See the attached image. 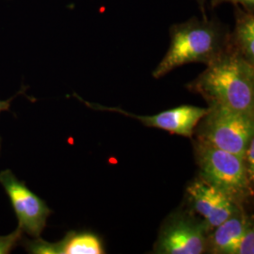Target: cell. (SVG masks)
<instances>
[{"label":"cell","mask_w":254,"mask_h":254,"mask_svg":"<svg viewBox=\"0 0 254 254\" xmlns=\"http://www.w3.org/2000/svg\"><path fill=\"white\" fill-rule=\"evenodd\" d=\"M28 254H105L100 238L87 232H70L63 240L51 243L37 237L21 242Z\"/></svg>","instance_id":"cell-9"},{"label":"cell","mask_w":254,"mask_h":254,"mask_svg":"<svg viewBox=\"0 0 254 254\" xmlns=\"http://www.w3.org/2000/svg\"><path fill=\"white\" fill-rule=\"evenodd\" d=\"M205 222L190 210L176 212L164 222L154 245V254L207 253L210 234Z\"/></svg>","instance_id":"cell-5"},{"label":"cell","mask_w":254,"mask_h":254,"mask_svg":"<svg viewBox=\"0 0 254 254\" xmlns=\"http://www.w3.org/2000/svg\"><path fill=\"white\" fill-rule=\"evenodd\" d=\"M196 1L200 6V9L201 10V13H202V17H206L205 16V4H206L207 0H196Z\"/></svg>","instance_id":"cell-17"},{"label":"cell","mask_w":254,"mask_h":254,"mask_svg":"<svg viewBox=\"0 0 254 254\" xmlns=\"http://www.w3.org/2000/svg\"><path fill=\"white\" fill-rule=\"evenodd\" d=\"M251 222V218L246 215L243 206L239 207L230 218L210 232L207 253L236 254L238 242Z\"/></svg>","instance_id":"cell-10"},{"label":"cell","mask_w":254,"mask_h":254,"mask_svg":"<svg viewBox=\"0 0 254 254\" xmlns=\"http://www.w3.org/2000/svg\"><path fill=\"white\" fill-rule=\"evenodd\" d=\"M86 104L92 109L118 112L128 117L138 120L146 127L159 128L172 134L190 138H192L194 136L195 128L199 124L200 119L208 111V108L204 109L194 106H181L175 109L166 110L153 116H141L128 113L126 110L119 108H108L89 103Z\"/></svg>","instance_id":"cell-8"},{"label":"cell","mask_w":254,"mask_h":254,"mask_svg":"<svg viewBox=\"0 0 254 254\" xmlns=\"http://www.w3.org/2000/svg\"><path fill=\"white\" fill-rule=\"evenodd\" d=\"M223 2H230L234 5H238L249 11L254 10V0H212L211 5L212 7H216Z\"/></svg>","instance_id":"cell-15"},{"label":"cell","mask_w":254,"mask_h":254,"mask_svg":"<svg viewBox=\"0 0 254 254\" xmlns=\"http://www.w3.org/2000/svg\"><path fill=\"white\" fill-rule=\"evenodd\" d=\"M186 198L190 210L205 222L210 231L218 227L242 206L200 177L190 183Z\"/></svg>","instance_id":"cell-7"},{"label":"cell","mask_w":254,"mask_h":254,"mask_svg":"<svg viewBox=\"0 0 254 254\" xmlns=\"http://www.w3.org/2000/svg\"><path fill=\"white\" fill-rule=\"evenodd\" d=\"M199 177L225 193L239 205L251 195L250 178L243 156L226 152L198 139L193 141Z\"/></svg>","instance_id":"cell-3"},{"label":"cell","mask_w":254,"mask_h":254,"mask_svg":"<svg viewBox=\"0 0 254 254\" xmlns=\"http://www.w3.org/2000/svg\"><path fill=\"white\" fill-rule=\"evenodd\" d=\"M230 33L229 27L216 18L194 17L173 25L170 48L153 76L160 78L185 64L213 63L229 48Z\"/></svg>","instance_id":"cell-2"},{"label":"cell","mask_w":254,"mask_h":254,"mask_svg":"<svg viewBox=\"0 0 254 254\" xmlns=\"http://www.w3.org/2000/svg\"><path fill=\"white\" fill-rule=\"evenodd\" d=\"M188 88L200 94L209 107L226 108L254 117V64L230 46Z\"/></svg>","instance_id":"cell-1"},{"label":"cell","mask_w":254,"mask_h":254,"mask_svg":"<svg viewBox=\"0 0 254 254\" xmlns=\"http://www.w3.org/2000/svg\"><path fill=\"white\" fill-rule=\"evenodd\" d=\"M0 185L9 196L18 219L19 227L23 230L24 234L26 233L33 238L40 237L52 211L10 170L0 173Z\"/></svg>","instance_id":"cell-6"},{"label":"cell","mask_w":254,"mask_h":254,"mask_svg":"<svg viewBox=\"0 0 254 254\" xmlns=\"http://www.w3.org/2000/svg\"><path fill=\"white\" fill-rule=\"evenodd\" d=\"M194 135L195 139L244 157L254 138V117L233 109L209 107Z\"/></svg>","instance_id":"cell-4"},{"label":"cell","mask_w":254,"mask_h":254,"mask_svg":"<svg viewBox=\"0 0 254 254\" xmlns=\"http://www.w3.org/2000/svg\"><path fill=\"white\" fill-rule=\"evenodd\" d=\"M24 232L17 226L11 234L7 236H0V254H9L22 242Z\"/></svg>","instance_id":"cell-12"},{"label":"cell","mask_w":254,"mask_h":254,"mask_svg":"<svg viewBox=\"0 0 254 254\" xmlns=\"http://www.w3.org/2000/svg\"><path fill=\"white\" fill-rule=\"evenodd\" d=\"M0 150H1V137H0Z\"/></svg>","instance_id":"cell-18"},{"label":"cell","mask_w":254,"mask_h":254,"mask_svg":"<svg viewBox=\"0 0 254 254\" xmlns=\"http://www.w3.org/2000/svg\"><path fill=\"white\" fill-rule=\"evenodd\" d=\"M254 254V231L253 221L241 236L235 254Z\"/></svg>","instance_id":"cell-13"},{"label":"cell","mask_w":254,"mask_h":254,"mask_svg":"<svg viewBox=\"0 0 254 254\" xmlns=\"http://www.w3.org/2000/svg\"><path fill=\"white\" fill-rule=\"evenodd\" d=\"M244 159H245L246 166H247V170L250 175V178L252 179V181H254V138L251 141V143L248 146L247 150H246L245 155H244Z\"/></svg>","instance_id":"cell-14"},{"label":"cell","mask_w":254,"mask_h":254,"mask_svg":"<svg viewBox=\"0 0 254 254\" xmlns=\"http://www.w3.org/2000/svg\"><path fill=\"white\" fill-rule=\"evenodd\" d=\"M12 99H9V100H0V113L6 110H9V107H10V103H11Z\"/></svg>","instance_id":"cell-16"},{"label":"cell","mask_w":254,"mask_h":254,"mask_svg":"<svg viewBox=\"0 0 254 254\" xmlns=\"http://www.w3.org/2000/svg\"><path fill=\"white\" fill-rule=\"evenodd\" d=\"M236 27L230 33V47L254 64V14L242 7L235 5Z\"/></svg>","instance_id":"cell-11"}]
</instances>
